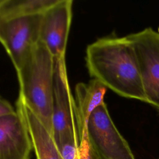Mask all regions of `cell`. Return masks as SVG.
Listing matches in <instances>:
<instances>
[{
	"mask_svg": "<svg viewBox=\"0 0 159 159\" xmlns=\"http://www.w3.org/2000/svg\"><path fill=\"white\" fill-rule=\"evenodd\" d=\"M158 159H159V158H158Z\"/></svg>",
	"mask_w": 159,
	"mask_h": 159,
	"instance_id": "5bb4252c",
	"label": "cell"
},
{
	"mask_svg": "<svg viewBox=\"0 0 159 159\" xmlns=\"http://www.w3.org/2000/svg\"><path fill=\"white\" fill-rule=\"evenodd\" d=\"M55 59L40 42L33 47L16 72L25 104L53 134V103Z\"/></svg>",
	"mask_w": 159,
	"mask_h": 159,
	"instance_id": "7a4b0ae2",
	"label": "cell"
},
{
	"mask_svg": "<svg viewBox=\"0 0 159 159\" xmlns=\"http://www.w3.org/2000/svg\"><path fill=\"white\" fill-rule=\"evenodd\" d=\"M73 1L60 0L44 13L41 19L39 42L55 59L65 57L72 20Z\"/></svg>",
	"mask_w": 159,
	"mask_h": 159,
	"instance_id": "52a82bcc",
	"label": "cell"
},
{
	"mask_svg": "<svg viewBox=\"0 0 159 159\" xmlns=\"http://www.w3.org/2000/svg\"><path fill=\"white\" fill-rule=\"evenodd\" d=\"M16 110L27 127L36 159H63L53 134L48 129L18 96Z\"/></svg>",
	"mask_w": 159,
	"mask_h": 159,
	"instance_id": "30bf717a",
	"label": "cell"
},
{
	"mask_svg": "<svg viewBox=\"0 0 159 159\" xmlns=\"http://www.w3.org/2000/svg\"><path fill=\"white\" fill-rule=\"evenodd\" d=\"M42 16L7 19L0 17V43L17 71L39 41Z\"/></svg>",
	"mask_w": 159,
	"mask_h": 159,
	"instance_id": "5b68a950",
	"label": "cell"
},
{
	"mask_svg": "<svg viewBox=\"0 0 159 159\" xmlns=\"http://www.w3.org/2000/svg\"><path fill=\"white\" fill-rule=\"evenodd\" d=\"M63 159H81L79 149V139L71 137L58 144Z\"/></svg>",
	"mask_w": 159,
	"mask_h": 159,
	"instance_id": "7c38bea8",
	"label": "cell"
},
{
	"mask_svg": "<svg viewBox=\"0 0 159 159\" xmlns=\"http://www.w3.org/2000/svg\"><path fill=\"white\" fill-rule=\"evenodd\" d=\"M16 111V109L12 106L11 103L0 96V117L14 113Z\"/></svg>",
	"mask_w": 159,
	"mask_h": 159,
	"instance_id": "4fadbf2b",
	"label": "cell"
},
{
	"mask_svg": "<svg viewBox=\"0 0 159 159\" xmlns=\"http://www.w3.org/2000/svg\"><path fill=\"white\" fill-rule=\"evenodd\" d=\"M87 135L95 159H135L128 142L112 121L105 102L91 114Z\"/></svg>",
	"mask_w": 159,
	"mask_h": 159,
	"instance_id": "3957f363",
	"label": "cell"
},
{
	"mask_svg": "<svg viewBox=\"0 0 159 159\" xmlns=\"http://www.w3.org/2000/svg\"><path fill=\"white\" fill-rule=\"evenodd\" d=\"M89 76L123 98L147 103L137 58L127 35L98 39L86 49Z\"/></svg>",
	"mask_w": 159,
	"mask_h": 159,
	"instance_id": "6da1fadb",
	"label": "cell"
},
{
	"mask_svg": "<svg viewBox=\"0 0 159 159\" xmlns=\"http://www.w3.org/2000/svg\"><path fill=\"white\" fill-rule=\"evenodd\" d=\"M107 88L95 79L88 83L80 82L75 88V101L76 122L79 138L80 151L89 149L87 124L92 112L104 102V96Z\"/></svg>",
	"mask_w": 159,
	"mask_h": 159,
	"instance_id": "9c48e42d",
	"label": "cell"
},
{
	"mask_svg": "<svg viewBox=\"0 0 159 159\" xmlns=\"http://www.w3.org/2000/svg\"><path fill=\"white\" fill-rule=\"evenodd\" d=\"M52 125L57 145L67 138L78 137L75 101L70 87L65 57L55 59Z\"/></svg>",
	"mask_w": 159,
	"mask_h": 159,
	"instance_id": "8992f818",
	"label": "cell"
},
{
	"mask_svg": "<svg viewBox=\"0 0 159 159\" xmlns=\"http://www.w3.org/2000/svg\"><path fill=\"white\" fill-rule=\"evenodd\" d=\"M60 0H0V17L17 19L42 16Z\"/></svg>",
	"mask_w": 159,
	"mask_h": 159,
	"instance_id": "8fae6325",
	"label": "cell"
},
{
	"mask_svg": "<svg viewBox=\"0 0 159 159\" xmlns=\"http://www.w3.org/2000/svg\"><path fill=\"white\" fill-rule=\"evenodd\" d=\"M33 151L26 124L16 112L0 117V159H30Z\"/></svg>",
	"mask_w": 159,
	"mask_h": 159,
	"instance_id": "ba28073f",
	"label": "cell"
},
{
	"mask_svg": "<svg viewBox=\"0 0 159 159\" xmlns=\"http://www.w3.org/2000/svg\"><path fill=\"white\" fill-rule=\"evenodd\" d=\"M127 37L135 52L147 103L159 112V32L147 27Z\"/></svg>",
	"mask_w": 159,
	"mask_h": 159,
	"instance_id": "277c9868",
	"label": "cell"
}]
</instances>
